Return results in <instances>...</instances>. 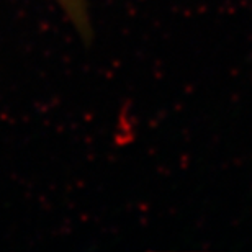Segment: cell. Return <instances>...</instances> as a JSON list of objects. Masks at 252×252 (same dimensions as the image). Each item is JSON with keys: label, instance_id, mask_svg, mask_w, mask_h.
Returning a JSON list of instances; mask_svg holds the SVG:
<instances>
[{"label": "cell", "instance_id": "1", "mask_svg": "<svg viewBox=\"0 0 252 252\" xmlns=\"http://www.w3.org/2000/svg\"><path fill=\"white\" fill-rule=\"evenodd\" d=\"M58 3L61 5L65 15L72 20V23L77 27V30L84 36L90 34V22H89V13H87V5L85 0H58Z\"/></svg>", "mask_w": 252, "mask_h": 252}]
</instances>
